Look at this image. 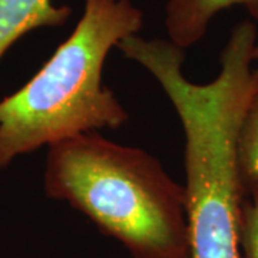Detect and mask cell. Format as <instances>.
<instances>
[{"instance_id":"52a82bcc","label":"cell","mask_w":258,"mask_h":258,"mask_svg":"<svg viewBox=\"0 0 258 258\" xmlns=\"http://www.w3.org/2000/svg\"><path fill=\"white\" fill-rule=\"evenodd\" d=\"M241 258H258V195H247L244 203Z\"/></svg>"},{"instance_id":"8992f818","label":"cell","mask_w":258,"mask_h":258,"mask_svg":"<svg viewBox=\"0 0 258 258\" xmlns=\"http://www.w3.org/2000/svg\"><path fill=\"white\" fill-rule=\"evenodd\" d=\"M238 157L241 176L248 192L258 186V66L252 72L248 102L241 122Z\"/></svg>"},{"instance_id":"3957f363","label":"cell","mask_w":258,"mask_h":258,"mask_svg":"<svg viewBox=\"0 0 258 258\" xmlns=\"http://www.w3.org/2000/svg\"><path fill=\"white\" fill-rule=\"evenodd\" d=\"M142 25L144 13L131 0H83L69 37L25 86L0 101V169L39 148L128 122L102 74L112 49Z\"/></svg>"},{"instance_id":"277c9868","label":"cell","mask_w":258,"mask_h":258,"mask_svg":"<svg viewBox=\"0 0 258 258\" xmlns=\"http://www.w3.org/2000/svg\"><path fill=\"white\" fill-rule=\"evenodd\" d=\"M241 6L251 18L258 20V0H168L165 6V28L168 39L176 46L186 49L198 43L220 12Z\"/></svg>"},{"instance_id":"5b68a950","label":"cell","mask_w":258,"mask_h":258,"mask_svg":"<svg viewBox=\"0 0 258 258\" xmlns=\"http://www.w3.org/2000/svg\"><path fill=\"white\" fill-rule=\"evenodd\" d=\"M69 16V6L52 0H0V59L26 33L60 26Z\"/></svg>"},{"instance_id":"7a4b0ae2","label":"cell","mask_w":258,"mask_h":258,"mask_svg":"<svg viewBox=\"0 0 258 258\" xmlns=\"http://www.w3.org/2000/svg\"><path fill=\"white\" fill-rule=\"evenodd\" d=\"M43 184L131 258H188L184 185L147 151L83 134L49 147Z\"/></svg>"},{"instance_id":"ba28073f","label":"cell","mask_w":258,"mask_h":258,"mask_svg":"<svg viewBox=\"0 0 258 258\" xmlns=\"http://www.w3.org/2000/svg\"><path fill=\"white\" fill-rule=\"evenodd\" d=\"M247 195H258V186H254V188H251Z\"/></svg>"},{"instance_id":"9c48e42d","label":"cell","mask_w":258,"mask_h":258,"mask_svg":"<svg viewBox=\"0 0 258 258\" xmlns=\"http://www.w3.org/2000/svg\"><path fill=\"white\" fill-rule=\"evenodd\" d=\"M254 62H258V40L257 45H255V49H254Z\"/></svg>"},{"instance_id":"6da1fadb","label":"cell","mask_w":258,"mask_h":258,"mask_svg":"<svg viewBox=\"0 0 258 258\" xmlns=\"http://www.w3.org/2000/svg\"><path fill=\"white\" fill-rule=\"evenodd\" d=\"M257 40L252 22L238 23L222 49L220 72L208 83L185 76V50L169 39L132 35L116 46L161 85L184 129L188 258H241L247 191L238 139Z\"/></svg>"}]
</instances>
